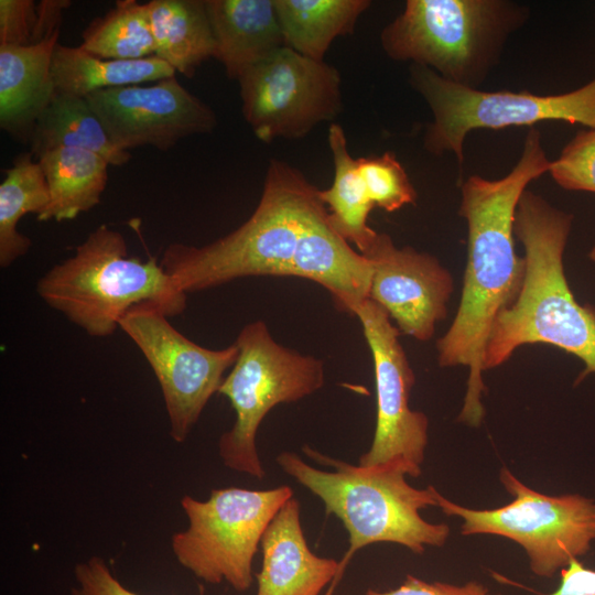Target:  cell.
<instances>
[{"label":"cell","mask_w":595,"mask_h":595,"mask_svg":"<svg viewBox=\"0 0 595 595\" xmlns=\"http://www.w3.org/2000/svg\"><path fill=\"white\" fill-rule=\"evenodd\" d=\"M32 154L21 153L6 170L0 184V266L7 268L25 255L31 240L18 231L22 217L33 213L41 216L50 204L45 175Z\"/></svg>","instance_id":"obj_26"},{"label":"cell","mask_w":595,"mask_h":595,"mask_svg":"<svg viewBox=\"0 0 595 595\" xmlns=\"http://www.w3.org/2000/svg\"><path fill=\"white\" fill-rule=\"evenodd\" d=\"M239 353L218 393L235 411V422L218 441L223 464L256 479L266 476L256 436L264 416L281 403L296 402L325 382L323 360L277 343L263 321L244 326L236 340Z\"/></svg>","instance_id":"obj_7"},{"label":"cell","mask_w":595,"mask_h":595,"mask_svg":"<svg viewBox=\"0 0 595 595\" xmlns=\"http://www.w3.org/2000/svg\"><path fill=\"white\" fill-rule=\"evenodd\" d=\"M175 71L156 56L141 60H107L80 46L57 44L52 58L55 90L78 97L122 86L154 83L175 76Z\"/></svg>","instance_id":"obj_22"},{"label":"cell","mask_w":595,"mask_h":595,"mask_svg":"<svg viewBox=\"0 0 595 595\" xmlns=\"http://www.w3.org/2000/svg\"><path fill=\"white\" fill-rule=\"evenodd\" d=\"M85 98L111 142L127 152L147 145L165 151L186 137L212 132L217 125L213 109L175 76L145 86L102 89Z\"/></svg>","instance_id":"obj_14"},{"label":"cell","mask_w":595,"mask_h":595,"mask_svg":"<svg viewBox=\"0 0 595 595\" xmlns=\"http://www.w3.org/2000/svg\"><path fill=\"white\" fill-rule=\"evenodd\" d=\"M588 258L595 262V245L591 248L589 252H588Z\"/></svg>","instance_id":"obj_34"},{"label":"cell","mask_w":595,"mask_h":595,"mask_svg":"<svg viewBox=\"0 0 595 595\" xmlns=\"http://www.w3.org/2000/svg\"><path fill=\"white\" fill-rule=\"evenodd\" d=\"M238 83L242 115L266 143L303 138L343 109L338 71L289 46L247 69Z\"/></svg>","instance_id":"obj_11"},{"label":"cell","mask_w":595,"mask_h":595,"mask_svg":"<svg viewBox=\"0 0 595 595\" xmlns=\"http://www.w3.org/2000/svg\"><path fill=\"white\" fill-rule=\"evenodd\" d=\"M329 595V594H328Z\"/></svg>","instance_id":"obj_36"},{"label":"cell","mask_w":595,"mask_h":595,"mask_svg":"<svg viewBox=\"0 0 595 595\" xmlns=\"http://www.w3.org/2000/svg\"><path fill=\"white\" fill-rule=\"evenodd\" d=\"M36 291L48 306L95 337L113 334L138 305L151 304L176 316L185 310L187 295L155 259L128 256L123 236L107 225L98 226L71 258L48 270Z\"/></svg>","instance_id":"obj_5"},{"label":"cell","mask_w":595,"mask_h":595,"mask_svg":"<svg viewBox=\"0 0 595 595\" xmlns=\"http://www.w3.org/2000/svg\"><path fill=\"white\" fill-rule=\"evenodd\" d=\"M371 275L370 261L337 234L321 199L306 220L290 277L318 283L339 311L353 315L369 296Z\"/></svg>","instance_id":"obj_16"},{"label":"cell","mask_w":595,"mask_h":595,"mask_svg":"<svg viewBox=\"0 0 595 595\" xmlns=\"http://www.w3.org/2000/svg\"><path fill=\"white\" fill-rule=\"evenodd\" d=\"M215 56L229 78L239 77L286 46L274 0H205Z\"/></svg>","instance_id":"obj_19"},{"label":"cell","mask_w":595,"mask_h":595,"mask_svg":"<svg viewBox=\"0 0 595 595\" xmlns=\"http://www.w3.org/2000/svg\"><path fill=\"white\" fill-rule=\"evenodd\" d=\"M119 327L151 366L162 391L170 435L176 443H183L212 396L218 392L225 371L234 366L238 346L235 342L221 349L199 346L151 304L129 310Z\"/></svg>","instance_id":"obj_12"},{"label":"cell","mask_w":595,"mask_h":595,"mask_svg":"<svg viewBox=\"0 0 595 595\" xmlns=\"http://www.w3.org/2000/svg\"><path fill=\"white\" fill-rule=\"evenodd\" d=\"M30 153L36 159L57 148H78L95 152L110 165L121 166L130 152L118 149L85 97L55 91L35 121Z\"/></svg>","instance_id":"obj_23"},{"label":"cell","mask_w":595,"mask_h":595,"mask_svg":"<svg viewBox=\"0 0 595 595\" xmlns=\"http://www.w3.org/2000/svg\"><path fill=\"white\" fill-rule=\"evenodd\" d=\"M548 172L566 191L595 193V128L577 131Z\"/></svg>","instance_id":"obj_29"},{"label":"cell","mask_w":595,"mask_h":595,"mask_svg":"<svg viewBox=\"0 0 595 595\" xmlns=\"http://www.w3.org/2000/svg\"><path fill=\"white\" fill-rule=\"evenodd\" d=\"M286 46L324 61L332 42L353 33L369 0H274Z\"/></svg>","instance_id":"obj_24"},{"label":"cell","mask_w":595,"mask_h":595,"mask_svg":"<svg viewBox=\"0 0 595 595\" xmlns=\"http://www.w3.org/2000/svg\"><path fill=\"white\" fill-rule=\"evenodd\" d=\"M50 192L40 221L69 220L100 203L110 165L99 154L78 148H57L37 158Z\"/></svg>","instance_id":"obj_21"},{"label":"cell","mask_w":595,"mask_h":595,"mask_svg":"<svg viewBox=\"0 0 595 595\" xmlns=\"http://www.w3.org/2000/svg\"><path fill=\"white\" fill-rule=\"evenodd\" d=\"M353 315L358 317L371 351L377 398L372 443L358 464L400 462L409 476L419 477L429 440V419L409 407L415 376L399 340L401 333L388 313L370 299L361 302Z\"/></svg>","instance_id":"obj_13"},{"label":"cell","mask_w":595,"mask_h":595,"mask_svg":"<svg viewBox=\"0 0 595 595\" xmlns=\"http://www.w3.org/2000/svg\"><path fill=\"white\" fill-rule=\"evenodd\" d=\"M499 479L513 497L502 507L470 509L439 491L437 507L462 519L463 536L493 534L517 542L526 551L531 571L541 577H552L587 554L595 541V500L581 494L544 495L505 466Z\"/></svg>","instance_id":"obj_10"},{"label":"cell","mask_w":595,"mask_h":595,"mask_svg":"<svg viewBox=\"0 0 595 595\" xmlns=\"http://www.w3.org/2000/svg\"><path fill=\"white\" fill-rule=\"evenodd\" d=\"M361 255L372 269L368 299L388 313L401 334L430 340L447 316L454 291L451 272L430 253L397 247L385 232Z\"/></svg>","instance_id":"obj_15"},{"label":"cell","mask_w":595,"mask_h":595,"mask_svg":"<svg viewBox=\"0 0 595 595\" xmlns=\"http://www.w3.org/2000/svg\"><path fill=\"white\" fill-rule=\"evenodd\" d=\"M303 453L321 469L293 452H282L275 461L280 468L310 490L335 516L348 533V550L339 562V574L360 549L378 542H391L422 554L426 547H443L450 537L446 523H432L420 511L437 507L434 486H411L407 466L390 462L361 466L331 457L305 444Z\"/></svg>","instance_id":"obj_3"},{"label":"cell","mask_w":595,"mask_h":595,"mask_svg":"<svg viewBox=\"0 0 595 595\" xmlns=\"http://www.w3.org/2000/svg\"><path fill=\"white\" fill-rule=\"evenodd\" d=\"M496 595H501V594H496Z\"/></svg>","instance_id":"obj_35"},{"label":"cell","mask_w":595,"mask_h":595,"mask_svg":"<svg viewBox=\"0 0 595 595\" xmlns=\"http://www.w3.org/2000/svg\"><path fill=\"white\" fill-rule=\"evenodd\" d=\"M293 489L227 487L205 500L183 496L186 529L175 532L171 548L177 562L209 584L228 583L246 592L253 581V559L262 537Z\"/></svg>","instance_id":"obj_9"},{"label":"cell","mask_w":595,"mask_h":595,"mask_svg":"<svg viewBox=\"0 0 595 595\" xmlns=\"http://www.w3.org/2000/svg\"><path fill=\"white\" fill-rule=\"evenodd\" d=\"M541 133L531 127L521 155L501 178L470 175L461 184L458 215L467 224V260L457 312L437 339L440 367H466L468 377L457 421L478 428L485 418L484 354L498 314L517 299L526 273L515 249V214L528 185L549 171Z\"/></svg>","instance_id":"obj_1"},{"label":"cell","mask_w":595,"mask_h":595,"mask_svg":"<svg viewBox=\"0 0 595 595\" xmlns=\"http://www.w3.org/2000/svg\"><path fill=\"white\" fill-rule=\"evenodd\" d=\"M356 161L358 173L375 206L391 213L415 203V188L393 153L385 152Z\"/></svg>","instance_id":"obj_28"},{"label":"cell","mask_w":595,"mask_h":595,"mask_svg":"<svg viewBox=\"0 0 595 595\" xmlns=\"http://www.w3.org/2000/svg\"><path fill=\"white\" fill-rule=\"evenodd\" d=\"M72 595H139L127 588L100 556L94 555L75 565Z\"/></svg>","instance_id":"obj_31"},{"label":"cell","mask_w":595,"mask_h":595,"mask_svg":"<svg viewBox=\"0 0 595 595\" xmlns=\"http://www.w3.org/2000/svg\"><path fill=\"white\" fill-rule=\"evenodd\" d=\"M60 30L32 45H0V126L28 142L33 127L55 94L53 53Z\"/></svg>","instance_id":"obj_18"},{"label":"cell","mask_w":595,"mask_h":595,"mask_svg":"<svg viewBox=\"0 0 595 595\" xmlns=\"http://www.w3.org/2000/svg\"><path fill=\"white\" fill-rule=\"evenodd\" d=\"M48 36L41 25L39 3L0 0V45H32Z\"/></svg>","instance_id":"obj_30"},{"label":"cell","mask_w":595,"mask_h":595,"mask_svg":"<svg viewBox=\"0 0 595 595\" xmlns=\"http://www.w3.org/2000/svg\"><path fill=\"white\" fill-rule=\"evenodd\" d=\"M529 15L528 6L510 0H408L381 31L380 43L391 60L479 89Z\"/></svg>","instance_id":"obj_6"},{"label":"cell","mask_w":595,"mask_h":595,"mask_svg":"<svg viewBox=\"0 0 595 595\" xmlns=\"http://www.w3.org/2000/svg\"><path fill=\"white\" fill-rule=\"evenodd\" d=\"M320 190L295 167L271 160L260 201L230 234L202 247L170 244L160 260L186 294L260 275L290 277L306 220Z\"/></svg>","instance_id":"obj_4"},{"label":"cell","mask_w":595,"mask_h":595,"mask_svg":"<svg viewBox=\"0 0 595 595\" xmlns=\"http://www.w3.org/2000/svg\"><path fill=\"white\" fill-rule=\"evenodd\" d=\"M256 595H321L339 576V562L311 551L301 523V506L289 499L268 526Z\"/></svg>","instance_id":"obj_17"},{"label":"cell","mask_w":595,"mask_h":595,"mask_svg":"<svg viewBox=\"0 0 595 595\" xmlns=\"http://www.w3.org/2000/svg\"><path fill=\"white\" fill-rule=\"evenodd\" d=\"M79 45L107 60H141L155 55L145 3L117 1L105 15L93 20L83 32Z\"/></svg>","instance_id":"obj_27"},{"label":"cell","mask_w":595,"mask_h":595,"mask_svg":"<svg viewBox=\"0 0 595 595\" xmlns=\"http://www.w3.org/2000/svg\"><path fill=\"white\" fill-rule=\"evenodd\" d=\"M155 55L185 77L215 56L205 0H151L145 3Z\"/></svg>","instance_id":"obj_20"},{"label":"cell","mask_w":595,"mask_h":595,"mask_svg":"<svg viewBox=\"0 0 595 595\" xmlns=\"http://www.w3.org/2000/svg\"><path fill=\"white\" fill-rule=\"evenodd\" d=\"M573 215L524 191L513 232L524 249L526 273L516 301L496 317L484 354V369L508 361L516 349L548 344L583 361L578 380L595 374V307L580 304L564 271Z\"/></svg>","instance_id":"obj_2"},{"label":"cell","mask_w":595,"mask_h":595,"mask_svg":"<svg viewBox=\"0 0 595 595\" xmlns=\"http://www.w3.org/2000/svg\"><path fill=\"white\" fill-rule=\"evenodd\" d=\"M558 588L548 595H595V570L585 567L578 560H573L560 571Z\"/></svg>","instance_id":"obj_33"},{"label":"cell","mask_w":595,"mask_h":595,"mask_svg":"<svg viewBox=\"0 0 595 595\" xmlns=\"http://www.w3.org/2000/svg\"><path fill=\"white\" fill-rule=\"evenodd\" d=\"M366 595H489L483 584L470 581L464 585L444 582H426L413 575H407L404 582L397 588L379 592L368 589Z\"/></svg>","instance_id":"obj_32"},{"label":"cell","mask_w":595,"mask_h":595,"mask_svg":"<svg viewBox=\"0 0 595 595\" xmlns=\"http://www.w3.org/2000/svg\"><path fill=\"white\" fill-rule=\"evenodd\" d=\"M328 144L334 162V181L331 187L320 190L322 202L327 208L333 228L348 242L365 253L378 232L368 225L375 207L358 173L357 161L351 158L344 129L332 123Z\"/></svg>","instance_id":"obj_25"},{"label":"cell","mask_w":595,"mask_h":595,"mask_svg":"<svg viewBox=\"0 0 595 595\" xmlns=\"http://www.w3.org/2000/svg\"><path fill=\"white\" fill-rule=\"evenodd\" d=\"M409 82L433 116L424 133V149L433 155L453 152L461 169L464 142L473 130L531 128L553 120L595 128V78L577 89L556 95L486 91L457 85L429 67L412 64Z\"/></svg>","instance_id":"obj_8"}]
</instances>
